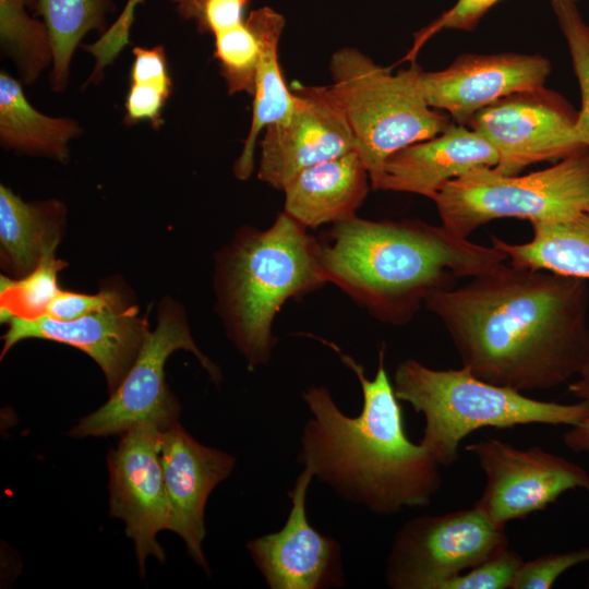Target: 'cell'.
<instances>
[{
    "instance_id": "6da1fadb",
    "label": "cell",
    "mask_w": 589,
    "mask_h": 589,
    "mask_svg": "<svg viewBox=\"0 0 589 589\" xmlns=\"http://www.w3.org/2000/svg\"><path fill=\"white\" fill-rule=\"evenodd\" d=\"M435 314L477 377L517 392L544 390L589 360L587 280L501 263L459 288L438 289Z\"/></svg>"
},
{
    "instance_id": "7a4b0ae2",
    "label": "cell",
    "mask_w": 589,
    "mask_h": 589,
    "mask_svg": "<svg viewBox=\"0 0 589 589\" xmlns=\"http://www.w3.org/2000/svg\"><path fill=\"white\" fill-rule=\"evenodd\" d=\"M318 338V337H317ZM357 376L363 404L357 417L345 414L323 386L302 393L311 418L305 422L298 461L342 498L380 516L405 507L428 506L441 486L440 465L411 442L386 369L385 347L374 378L334 342L318 338Z\"/></svg>"
},
{
    "instance_id": "3957f363",
    "label": "cell",
    "mask_w": 589,
    "mask_h": 589,
    "mask_svg": "<svg viewBox=\"0 0 589 589\" xmlns=\"http://www.w3.org/2000/svg\"><path fill=\"white\" fill-rule=\"evenodd\" d=\"M334 225L328 240L320 242L327 281L393 325L410 322L435 290L507 260L492 244L473 243L419 219L374 221L356 216Z\"/></svg>"
},
{
    "instance_id": "277c9868",
    "label": "cell",
    "mask_w": 589,
    "mask_h": 589,
    "mask_svg": "<svg viewBox=\"0 0 589 589\" xmlns=\"http://www.w3.org/2000/svg\"><path fill=\"white\" fill-rule=\"evenodd\" d=\"M326 283L320 241L286 212L269 228L237 237L223 257L217 287L228 334L250 371L269 362L272 325L285 302Z\"/></svg>"
},
{
    "instance_id": "5b68a950",
    "label": "cell",
    "mask_w": 589,
    "mask_h": 589,
    "mask_svg": "<svg viewBox=\"0 0 589 589\" xmlns=\"http://www.w3.org/2000/svg\"><path fill=\"white\" fill-rule=\"evenodd\" d=\"M395 394L424 418L421 444L440 466L459 457V445L471 432L516 425L573 426L589 416V404H561L530 398L485 382L469 370L431 369L414 359L399 362L393 374Z\"/></svg>"
},
{
    "instance_id": "8992f818",
    "label": "cell",
    "mask_w": 589,
    "mask_h": 589,
    "mask_svg": "<svg viewBox=\"0 0 589 589\" xmlns=\"http://www.w3.org/2000/svg\"><path fill=\"white\" fill-rule=\"evenodd\" d=\"M420 69L412 62L393 73L352 47H342L330 58L333 83L327 88L352 132L370 181L390 155L442 133L452 123L421 96Z\"/></svg>"
},
{
    "instance_id": "52a82bcc",
    "label": "cell",
    "mask_w": 589,
    "mask_h": 589,
    "mask_svg": "<svg viewBox=\"0 0 589 589\" xmlns=\"http://www.w3.org/2000/svg\"><path fill=\"white\" fill-rule=\"evenodd\" d=\"M432 201L442 226L462 238L494 219L566 220L589 209V148L527 175L479 168L448 182Z\"/></svg>"
},
{
    "instance_id": "ba28073f",
    "label": "cell",
    "mask_w": 589,
    "mask_h": 589,
    "mask_svg": "<svg viewBox=\"0 0 589 589\" xmlns=\"http://www.w3.org/2000/svg\"><path fill=\"white\" fill-rule=\"evenodd\" d=\"M192 352L209 377L221 381L218 366L196 346L183 312L165 303L157 326L149 330L122 382L96 411L82 418L68 435L75 438L123 434L139 423L152 421L163 431L178 422L181 406L165 380V364L176 350Z\"/></svg>"
},
{
    "instance_id": "9c48e42d",
    "label": "cell",
    "mask_w": 589,
    "mask_h": 589,
    "mask_svg": "<svg viewBox=\"0 0 589 589\" xmlns=\"http://www.w3.org/2000/svg\"><path fill=\"white\" fill-rule=\"evenodd\" d=\"M508 548L505 527L477 507L424 515L396 532L385 580L394 589H443L459 574Z\"/></svg>"
},
{
    "instance_id": "30bf717a",
    "label": "cell",
    "mask_w": 589,
    "mask_h": 589,
    "mask_svg": "<svg viewBox=\"0 0 589 589\" xmlns=\"http://www.w3.org/2000/svg\"><path fill=\"white\" fill-rule=\"evenodd\" d=\"M578 111L543 86L505 96L474 113L465 124L498 154L493 169L518 175L541 161H558L587 148L576 124Z\"/></svg>"
},
{
    "instance_id": "8fae6325",
    "label": "cell",
    "mask_w": 589,
    "mask_h": 589,
    "mask_svg": "<svg viewBox=\"0 0 589 589\" xmlns=\"http://www.w3.org/2000/svg\"><path fill=\"white\" fill-rule=\"evenodd\" d=\"M465 449L477 458L485 476L473 506L500 527L545 509L566 491L589 493V474L582 467L540 446L519 449L486 438Z\"/></svg>"
},
{
    "instance_id": "7c38bea8",
    "label": "cell",
    "mask_w": 589,
    "mask_h": 589,
    "mask_svg": "<svg viewBox=\"0 0 589 589\" xmlns=\"http://www.w3.org/2000/svg\"><path fill=\"white\" fill-rule=\"evenodd\" d=\"M163 430L152 421L124 432L107 457L109 515L121 519L133 541L139 570L145 577L146 558L165 562L157 533L168 529L169 504L160 460Z\"/></svg>"
},
{
    "instance_id": "4fadbf2b",
    "label": "cell",
    "mask_w": 589,
    "mask_h": 589,
    "mask_svg": "<svg viewBox=\"0 0 589 589\" xmlns=\"http://www.w3.org/2000/svg\"><path fill=\"white\" fill-rule=\"evenodd\" d=\"M290 117L269 124L261 141L257 177L276 190L302 170L356 149L352 132L327 86H300Z\"/></svg>"
},
{
    "instance_id": "5bb4252c",
    "label": "cell",
    "mask_w": 589,
    "mask_h": 589,
    "mask_svg": "<svg viewBox=\"0 0 589 589\" xmlns=\"http://www.w3.org/2000/svg\"><path fill=\"white\" fill-rule=\"evenodd\" d=\"M313 478L303 467L288 492L291 508L280 530L247 542L271 589H323L346 584L339 543L308 520L306 492Z\"/></svg>"
},
{
    "instance_id": "9a60e30c",
    "label": "cell",
    "mask_w": 589,
    "mask_h": 589,
    "mask_svg": "<svg viewBox=\"0 0 589 589\" xmlns=\"http://www.w3.org/2000/svg\"><path fill=\"white\" fill-rule=\"evenodd\" d=\"M120 294L107 306L73 321L48 315L26 320L11 317L2 336L1 359L19 341L36 338L61 342L89 356L101 369L112 394L133 364L149 328Z\"/></svg>"
},
{
    "instance_id": "2e32d148",
    "label": "cell",
    "mask_w": 589,
    "mask_h": 589,
    "mask_svg": "<svg viewBox=\"0 0 589 589\" xmlns=\"http://www.w3.org/2000/svg\"><path fill=\"white\" fill-rule=\"evenodd\" d=\"M550 73V61L539 55H464L441 71L420 69L417 83L431 108L466 124L479 110L505 96L542 87Z\"/></svg>"
},
{
    "instance_id": "e0dca14e",
    "label": "cell",
    "mask_w": 589,
    "mask_h": 589,
    "mask_svg": "<svg viewBox=\"0 0 589 589\" xmlns=\"http://www.w3.org/2000/svg\"><path fill=\"white\" fill-rule=\"evenodd\" d=\"M160 460L169 504L168 530L183 540L190 557L209 574L202 550L205 506L212 491L232 472L236 459L199 443L177 422L161 432Z\"/></svg>"
},
{
    "instance_id": "ac0fdd59",
    "label": "cell",
    "mask_w": 589,
    "mask_h": 589,
    "mask_svg": "<svg viewBox=\"0 0 589 589\" xmlns=\"http://www.w3.org/2000/svg\"><path fill=\"white\" fill-rule=\"evenodd\" d=\"M497 163L498 154L488 140L452 122L442 133L390 155L370 182L374 190L433 200L452 180L479 168H494Z\"/></svg>"
},
{
    "instance_id": "d6986e66",
    "label": "cell",
    "mask_w": 589,
    "mask_h": 589,
    "mask_svg": "<svg viewBox=\"0 0 589 589\" xmlns=\"http://www.w3.org/2000/svg\"><path fill=\"white\" fill-rule=\"evenodd\" d=\"M369 181L358 152H348L299 172L284 189V212L306 229L348 220L364 202Z\"/></svg>"
},
{
    "instance_id": "ffe728a7",
    "label": "cell",
    "mask_w": 589,
    "mask_h": 589,
    "mask_svg": "<svg viewBox=\"0 0 589 589\" xmlns=\"http://www.w3.org/2000/svg\"><path fill=\"white\" fill-rule=\"evenodd\" d=\"M260 46V58L253 93L252 121L242 152L235 164L236 176L248 179L254 169V154L259 135L266 127L287 120L292 113L296 97L283 77L278 61V45L285 17L269 7L251 11L245 20Z\"/></svg>"
},
{
    "instance_id": "44dd1931",
    "label": "cell",
    "mask_w": 589,
    "mask_h": 589,
    "mask_svg": "<svg viewBox=\"0 0 589 589\" xmlns=\"http://www.w3.org/2000/svg\"><path fill=\"white\" fill-rule=\"evenodd\" d=\"M65 208L56 201L24 202L0 187V245L2 266L16 277L34 271L55 255L64 227Z\"/></svg>"
},
{
    "instance_id": "7402d4cb",
    "label": "cell",
    "mask_w": 589,
    "mask_h": 589,
    "mask_svg": "<svg viewBox=\"0 0 589 589\" xmlns=\"http://www.w3.org/2000/svg\"><path fill=\"white\" fill-rule=\"evenodd\" d=\"M531 227L532 237L527 242L509 243L492 236L491 244L513 265L589 279V209L566 220Z\"/></svg>"
},
{
    "instance_id": "603a6c76",
    "label": "cell",
    "mask_w": 589,
    "mask_h": 589,
    "mask_svg": "<svg viewBox=\"0 0 589 589\" xmlns=\"http://www.w3.org/2000/svg\"><path fill=\"white\" fill-rule=\"evenodd\" d=\"M80 132L73 119L53 118L36 110L20 82L7 72L0 73V141L3 147L64 163L69 157L68 143Z\"/></svg>"
},
{
    "instance_id": "cb8c5ba5",
    "label": "cell",
    "mask_w": 589,
    "mask_h": 589,
    "mask_svg": "<svg viewBox=\"0 0 589 589\" xmlns=\"http://www.w3.org/2000/svg\"><path fill=\"white\" fill-rule=\"evenodd\" d=\"M110 0H37V13L47 26L52 49V85L68 84L72 56L92 29H103Z\"/></svg>"
},
{
    "instance_id": "d4e9b609",
    "label": "cell",
    "mask_w": 589,
    "mask_h": 589,
    "mask_svg": "<svg viewBox=\"0 0 589 589\" xmlns=\"http://www.w3.org/2000/svg\"><path fill=\"white\" fill-rule=\"evenodd\" d=\"M25 8L22 0H0V39L21 80L32 84L52 61V49L46 24L31 17Z\"/></svg>"
},
{
    "instance_id": "484cf974",
    "label": "cell",
    "mask_w": 589,
    "mask_h": 589,
    "mask_svg": "<svg viewBox=\"0 0 589 589\" xmlns=\"http://www.w3.org/2000/svg\"><path fill=\"white\" fill-rule=\"evenodd\" d=\"M133 56L131 84L125 101L127 121L135 123L146 120L158 128L172 86L164 48L135 47Z\"/></svg>"
},
{
    "instance_id": "4316f807",
    "label": "cell",
    "mask_w": 589,
    "mask_h": 589,
    "mask_svg": "<svg viewBox=\"0 0 589 589\" xmlns=\"http://www.w3.org/2000/svg\"><path fill=\"white\" fill-rule=\"evenodd\" d=\"M65 263L52 256L45 257L29 274L11 279L0 278V317L7 323L11 317L38 318L47 314L48 308L61 290L58 273Z\"/></svg>"
},
{
    "instance_id": "83f0119b",
    "label": "cell",
    "mask_w": 589,
    "mask_h": 589,
    "mask_svg": "<svg viewBox=\"0 0 589 589\" xmlns=\"http://www.w3.org/2000/svg\"><path fill=\"white\" fill-rule=\"evenodd\" d=\"M214 57L229 94L253 95L257 71L260 46L252 28L244 21L214 35Z\"/></svg>"
},
{
    "instance_id": "f1b7e54d",
    "label": "cell",
    "mask_w": 589,
    "mask_h": 589,
    "mask_svg": "<svg viewBox=\"0 0 589 589\" xmlns=\"http://www.w3.org/2000/svg\"><path fill=\"white\" fill-rule=\"evenodd\" d=\"M561 31L566 39L575 75L578 80L581 106L577 117V133L589 148V25L578 12L576 2L551 0Z\"/></svg>"
},
{
    "instance_id": "f546056e",
    "label": "cell",
    "mask_w": 589,
    "mask_h": 589,
    "mask_svg": "<svg viewBox=\"0 0 589 589\" xmlns=\"http://www.w3.org/2000/svg\"><path fill=\"white\" fill-rule=\"evenodd\" d=\"M522 557L509 548L447 581L443 589H512Z\"/></svg>"
},
{
    "instance_id": "4dcf8cb0",
    "label": "cell",
    "mask_w": 589,
    "mask_h": 589,
    "mask_svg": "<svg viewBox=\"0 0 589 589\" xmlns=\"http://www.w3.org/2000/svg\"><path fill=\"white\" fill-rule=\"evenodd\" d=\"M178 14L195 22L199 32L217 34L244 22L251 0H173Z\"/></svg>"
},
{
    "instance_id": "1f68e13d",
    "label": "cell",
    "mask_w": 589,
    "mask_h": 589,
    "mask_svg": "<svg viewBox=\"0 0 589 589\" xmlns=\"http://www.w3.org/2000/svg\"><path fill=\"white\" fill-rule=\"evenodd\" d=\"M585 562H589V546L524 561L512 589H550L563 573Z\"/></svg>"
},
{
    "instance_id": "d6a6232c",
    "label": "cell",
    "mask_w": 589,
    "mask_h": 589,
    "mask_svg": "<svg viewBox=\"0 0 589 589\" xmlns=\"http://www.w3.org/2000/svg\"><path fill=\"white\" fill-rule=\"evenodd\" d=\"M501 0H457L436 20L414 34L413 45L402 61L414 62L422 46L443 29L472 31L483 15ZM577 2V0H570Z\"/></svg>"
},
{
    "instance_id": "836d02e7",
    "label": "cell",
    "mask_w": 589,
    "mask_h": 589,
    "mask_svg": "<svg viewBox=\"0 0 589 589\" xmlns=\"http://www.w3.org/2000/svg\"><path fill=\"white\" fill-rule=\"evenodd\" d=\"M121 293L107 289L95 294L60 290L48 308V316L58 321H73L113 302Z\"/></svg>"
},
{
    "instance_id": "e575fe53",
    "label": "cell",
    "mask_w": 589,
    "mask_h": 589,
    "mask_svg": "<svg viewBox=\"0 0 589 589\" xmlns=\"http://www.w3.org/2000/svg\"><path fill=\"white\" fill-rule=\"evenodd\" d=\"M578 378L567 386V392L579 400L589 404V360L578 373ZM567 448L575 453L589 454V416L569 429L563 435Z\"/></svg>"
},
{
    "instance_id": "d590c367",
    "label": "cell",
    "mask_w": 589,
    "mask_h": 589,
    "mask_svg": "<svg viewBox=\"0 0 589 589\" xmlns=\"http://www.w3.org/2000/svg\"><path fill=\"white\" fill-rule=\"evenodd\" d=\"M144 0H128L118 20L105 32L106 43L115 50H122L129 44L130 29L134 21V10Z\"/></svg>"
},
{
    "instance_id": "8d00e7d4",
    "label": "cell",
    "mask_w": 589,
    "mask_h": 589,
    "mask_svg": "<svg viewBox=\"0 0 589 589\" xmlns=\"http://www.w3.org/2000/svg\"><path fill=\"white\" fill-rule=\"evenodd\" d=\"M27 8L37 10V0H22Z\"/></svg>"
}]
</instances>
